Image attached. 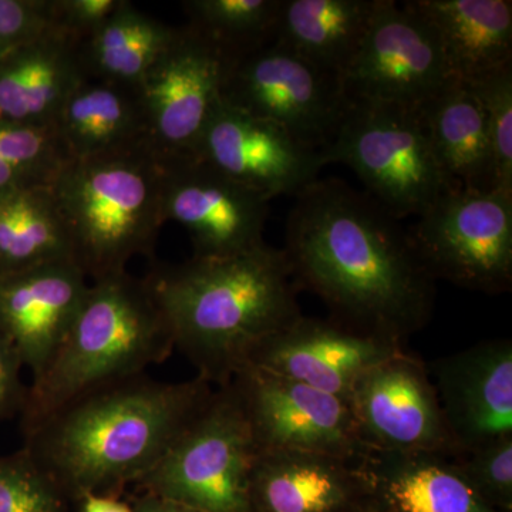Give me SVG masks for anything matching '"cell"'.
Masks as SVG:
<instances>
[{
	"mask_svg": "<svg viewBox=\"0 0 512 512\" xmlns=\"http://www.w3.org/2000/svg\"><path fill=\"white\" fill-rule=\"evenodd\" d=\"M295 197L286 258L338 322L403 345L427 325L436 279L399 220L342 181L318 178Z\"/></svg>",
	"mask_w": 512,
	"mask_h": 512,
	"instance_id": "obj_1",
	"label": "cell"
},
{
	"mask_svg": "<svg viewBox=\"0 0 512 512\" xmlns=\"http://www.w3.org/2000/svg\"><path fill=\"white\" fill-rule=\"evenodd\" d=\"M214 393L197 376L146 373L80 394L22 429L23 447L69 498L116 495L153 470Z\"/></svg>",
	"mask_w": 512,
	"mask_h": 512,
	"instance_id": "obj_2",
	"label": "cell"
},
{
	"mask_svg": "<svg viewBox=\"0 0 512 512\" xmlns=\"http://www.w3.org/2000/svg\"><path fill=\"white\" fill-rule=\"evenodd\" d=\"M284 249L265 242L217 258H195L148 276L174 348L198 376L231 382L265 340L301 318Z\"/></svg>",
	"mask_w": 512,
	"mask_h": 512,
	"instance_id": "obj_3",
	"label": "cell"
},
{
	"mask_svg": "<svg viewBox=\"0 0 512 512\" xmlns=\"http://www.w3.org/2000/svg\"><path fill=\"white\" fill-rule=\"evenodd\" d=\"M173 335L146 279L123 272L89 285L66 338L29 384L22 429L80 394L146 373L174 350Z\"/></svg>",
	"mask_w": 512,
	"mask_h": 512,
	"instance_id": "obj_4",
	"label": "cell"
},
{
	"mask_svg": "<svg viewBox=\"0 0 512 512\" xmlns=\"http://www.w3.org/2000/svg\"><path fill=\"white\" fill-rule=\"evenodd\" d=\"M72 248L87 279L127 272L153 251L164 225V164L150 148L69 161L50 185Z\"/></svg>",
	"mask_w": 512,
	"mask_h": 512,
	"instance_id": "obj_5",
	"label": "cell"
},
{
	"mask_svg": "<svg viewBox=\"0 0 512 512\" xmlns=\"http://www.w3.org/2000/svg\"><path fill=\"white\" fill-rule=\"evenodd\" d=\"M326 163L348 165L366 194L396 220L423 214L456 188L437 160L420 110L380 101L348 99Z\"/></svg>",
	"mask_w": 512,
	"mask_h": 512,
	"instance_id": "obj_6",
	"label": "cell"
},
{
	"mask_svg": "<svg viewBox=\"0 0 512 512\" xmlns=\"http://www.w3.org/2000/svg\"><path fill=\"white\" fill-rule=\"evenodd\" d=\"M259 448L231 384L200 413L136 484L202 512H252L251 476Z\"/></svg>",
	"mask_w": 512,
	"mask_h": 512,
	"instance_id": "obj_7",
	"label": "cell"
},
{
	"mask_svg": "<svg viewBox=\"0 0 512 512\" xmlns=\"http://www.w3.org/2000/svg\"><path fill=\"white\" fill-rule=\"evenodd\" d=\"M410 239L434 279L484 293L512 285V195L451 188L423 214Z\"/></svg>",
	"mask_w": 512,
	"mask_h": 512,
	"instance_id": "obj_8",
	"label": "cell"
},
{
	"mask_svg": "<svg viewBox=\"0 0 512 512\" xmlns=\"http://www.w3.org/2000/svg\"><path fill=\"white\" fill-rule=\"evenodd\" d=\"M222 100L320 151L335 136L349 101L338 76L275 40L229 62Z\"/></svg>",
	"mask_w": 512,
	"mask_h": 512,
	"instance_id": "obj_9",
	"label": "cell"
},
{
	"mask_svg": "<svg viewBox=\"0 0 512 512\" xmlns=\"http://www.w3.org/2000/svg\"><path fill=\"white\" fill-rule=\"evenodd\" d=\"M429 23L404 3L375 0L362 45L340 77L348 99L420 110L454 82Z\"/></svg>",
	"mask_w": 512,
	"mask_h": 512,
	"instance_id": "obj_10",
	"label": "cell"
},
{
	"mask_svg": "<svg viewBox=\"0 0 512 512\" xmlns=\"http://www.w3.org/2000/svg\"><path fill=\"white\" fill-rule=\"evenodd\" d=\"M229 60L187 25L137 84L148 147L161 163L192 157L222 99Z\"/></svg>",
	"mask_w": 512,
	"mask_h": 512,
	"instance_id": "obj_11",
	"label": "cell"
},
{
	"mask_svg": "<svg viewBox=\"0 0 512 512\" xmlns=\"http://www.w3.org/2000/svg\"><path fill=\"white\" fill-rule=\"evenodd\" d=\"M259 451H303L360 460L369 448L346 400L244 366L231 382Z\"/></svg>",
	"mask_w": 512,
	"mask_h": 512,
	"instance_id": "obj_12",
	"label": "cell"
},
{
	"mask_svg": "<svg viewBox=\"0 0 512 512\" xmlns=\"http://www.w3.org/2000/svg\"><path fill=\"white\" fill-rule=\"evenodd\" d=\"M349 404L369 450L456 451L430 373L406 350L369 370L356 384Z\"/></svg>",
	"mask_w": 512,
	"mask_h": 512,
	"instance_id": "obj_13",
	"label": "cell"
},
{
	"mask_svg": "<svg viewBox=\"0 0 512 512\" xmlns=\"http://www.w3.org/2000/svg\"><path fill=\"white\" fill-rule=\"evenodd\" d=\"M192 157L269 200L299 194L328 165L322 151L305 146L278 124L222 99Z\"/></svg>",
	"mask_w": 512,
	"mask_h": 512,
	"instance_id": "obj_14",
	"label": "cell"
},
{
	"mask_svg": "<svg viewBox=\"0 0 512 512\" xmlns=\"http://www.w3.org/2000/svg\"><path fill=\"white\" fill-rule=\"evenodd\" d=\"M164 164V220L183 225L195 258H217L262 244L271 200L197 157Z\"/></svg>",
	"mask_w": 512,
	"mask_h": 512,
	"instance_id": "obj_15",
	"label": "cell"
},
{
	"mask_svg": "<svg viewBox=\"0 0 512 512\" xmlns=\"http://www.w3.org/2000/svg\"><path fill=\"white\" fill-rule=\"evenodd\" d=\"M403 350V343L345 323L301 316L265 340L245 366L288 377L349 403L356 384L369 370Z\"/></svg>",
	"mask_w": 512,
	"mask_h": 512,
	"instance_id": "obj_16",
	"label": "cell"
},
{
	"mask_svg": "<svg viewBox=\"0 0 512 512\" xmlns=\"http://www.w3.org/2000/svg\"><path fill=\"white\" fill-rule=\"evenodd\" d=\"M434 389L456 451L512 436V343L488 340L433 366Z\"/></svg>",
	"mask_w": 512,
	"mask_h": 512,
	"instance_id": "obj_17",
	"label": "cell"
},
{
	"mask_svg": "<svg viewBox=\"0 0 512 512\" xmlns=\"http://www.w3.org/2000/svg\"><path fill=\"white\" fill-rule=\"evenodd\" d=\"M89 285L72 261L0 276V329L32 380L45 372L62 345Z\"/></svg>",
	"mask_w": 512,
	"mask_h": 512,
	"instance_id": "obj_18",
	"label": "cell"
},
{
	"mask_svg": "<svg viewBox=\"0 0 512 512\" xmlns=\"http://www.w3.org/2000/svg\"><path fill=\"white\" fill-rule=\"evenodd\" d=\"M86 40L53 25L0 59V109L10 123L55 126L87 73Z\"/></svg>",
	"mask_w": 512,
	"mask_h": 512,
	"instance_id": "obj_19",
	"label": "cell"
},
{
	"mask_svg": "<svg viewBox=\"0 0 512 512\" xmlns=\"http://www.w3.org/2000/svg\"><path fill=\"white\" fill-rule=\"evenodd\" d=\"M367 512H500L458 474L448 454L367 450L357 463Z\"/></svg>",
	"mask_w": 512,
	"mask_h": 512,
	"instance_id": "obj_20",
	"label": "cell"
},
{
	"mask_svg": "<svg viewBox=\"0 0 512 512\" xmlns=\"http://www.w3.org/2000/svg\"><path fill=\"white\" fill-rule=\"evenodd\" d=\"M357 463L303 451H259L252 512H343L363 495Z\"/></svg>",
	"mask_w": 512,
	"mask_h": 512,
	"instance_id": "obj_21",
	"label": "cell"
},
{
	"mask_svg": "<svg viewBox=\"0 0 512 512\" xmlns=\"http://www.w3.org/2000/svg\"><path fill=\"white\" fill-rule=\"evenodd\" d=\"M439 39L450 72L473 84L512 66L510 0H409Z\"/></svg>",
	"mask_w": 512,
	"mask_h": 512,
	"instance_id": "obj_22",
	"label": "cell"
},
{
	"mask_svg": "<svg viewBox=\"0 0 512 512\" xmlns=\"http://www.w3.org/2000/svg\"><path fill=\"white\" fill-rule=\"evenodd\" d=\"M55 127L72 161L150 148L140 93L130 84L84 80L64 103Z\"/></svg>",
	"mask_w": 512,
	"mask_h": 512,
	"instance_id": "obj_23",
	"label": "cell"
},
{
	"mask_svg": "<svg viewBox=\"0 0 512 512\" xmlns=\"http://www.w3.org/2000/svg\"><path fill=\"white\" fill-rule=\"evenodd\" d=\"M431 146L456 187L494 190V158L487 114L470 84H448L420 109Z\"/></svg>",
	"mask_w": 512,
	"mask_h": 512,
	"instance_id": "obj_24",
	"label": "cell"
},
{
	"mask_svg": "<svg viewBox=\"0 0 512 512\" xmlns=\"http://www.w3.org/2000/svg\"><path fill=\"white\" fill-rule=\"evenodd\" d=\"M373 9L375 0H284L274 40L340 79L362 45Z\"/></svg>",
	"mask_w": 512,
	"mask_h": 512,
	"instance_id": "obj_25",
	"label": "cell"
},
{
	"mask_svg": "<svg viewBox=\"0 0 512 512\" xmlns=\"http://www.w3.org/2000/svg\"><path fill=\"white\" fill-rule=\"evenodd\" d=\"M72 261V248L50 187L0 192V276Z\"/></svg>",
	"mask_w": 512,
	"mask_h": 512,
	"instance_id": "obj_26",
	"label": "cell"
},
{
	"mask_svg": "<svg viewBox=\"0 0 512 512\" xmlns=\"http://www.w3.org/2000/svg\"><path fill=\"white\" fill-rule=\"evenodd\" d=\"M177 29L123 0L84 45L90 79L137 86L171 45Z\"/></svg>",
	"mask_w": 512,
	"mask_h": 512,
	"instance_id": "obj_27",
	"label": "cell"
},
{
	"mask_svg": "<svg viewBox=\"0 0 512 512\" xmlns=\"http://www.w3.org/2000/svg\"><path fill=\"white\" fill-rule=\"evenodd\" d=\"M284 0H187L188 28L221 50L229 62L274 40Z\"/></svg>",
	"mask_w": 512,
	"mask_h": 512,
	"instance_id": "obj_28",
	"label": "cell"
},
{
	"mask_svg": "<svg viewBox=\"0 0 512 512\" xmlns=\"http://www.w3.org/2000/svg\"><path fill=\"white\" fill-rule=\"evenodd\" d=\"M69 161L55 126H0V192L50 187Z\"/></svg>",
	"mask_w": 512,
	"mask_h": 512,
	"instance_id": "obj_29",
	"label": "cell"
},
{
	"mask_svg": "<svg viewBox=\"0 0 512 512\" xmlns=\"http://www.w3.org/2000/svg\"><path fill=\"white\" fill-rule=\"evenodd\" d=\"M67 498L25 448L0 457V512H67Z\"/></svg>",
	"mask_w": 512,
	"mask_h": 512,
	"instance_id": "obj_30",
	"label": "cell"
},
{
	"mask_svg": "<svg viewBox=\"0 0 512 512\" xmlns=\"http://www.w3.org/2000/svg\"><path fill=\"white\" fill-rule=\"evenodd\" d=\"M474 493L500 512L512 510V436L448 454Z\"/></svg>",
	"mask_w": 512,
	"mask_h": 512,
	"instance_id": "obj_31",
	"label": "cell"
},
{
	"mask_svg": "<svg viewBox=\"0 0 512 512\" xmlns=\"http://www.w3.org/2000/svg\"><path fill=\"white\" fill-rule=\"evenodd\" d=\"M487 114L494 158V190L512 195V66L470 84Z\"/></svg>",
	"mask_w": 512,
	"mask_h": 512,
	"instance_id": "obj_32",
	"label": "cell"
},
{
	"mask_svg": "<svg viewBox=\"0 0 512 512\" xmlns=\"http://www.w3.org/2000/svg\"><path fill=\"white\" fill-rule=\"evenodd\" d=\"M53 25V0H0V59Z\"/></svg>",
	"mask_w": 512,
	"mask_h": 512,
	"instance_id": "obj_33",
	"label": "cell"
},
{
	"mask_svg": "<svg viewBox=\"0 0 512 512\" xmlns=\"http://www.w3.org/2000/svg\"><path fill=\"white\" fill-rule=\"evenodd\" d=\"M123 0H53V22L89 40L120 8Z\"/></svg>",
	"mask_w": 512,
	"mask_h": 512,
	"instance_id": "obj_34",
	"label": "cell"
},
{
	"mask_svg": "<svg viewBox=\"0 0 512 512\" xmlns=\"http://www.w3.org/2000/svg\"><path fill=\"white\" fill-rule=\"evenodd\" d=\"M23 366L18 350L0 329V423L20 416L29 386L22 380Z\"/></svg>",
	"mask_w": 512,
	"mask_h": 512,
	"instance_id": "obj_35",
	"label": "cell"
},
{
	"mask_svg": "<svg viewBox=\"0 0 512 512\" xmlns=\"http://www.w3.org/2000/svg\"><path fill=\"white\" fill-rule=\"evenodd\" d=\"M134 512H202L160 495L144 493L131 505Z\"/></svg>",
	"mask_w": 512,
	"mask_h": 512,
	"instance_id": "obj_36",
	"label": "cell"
},
{
	"mask_svg": "<svg viewBox=\"0 0 512 512\" xmlns=\"http://www.w3.org/2000/svg\"><path fill=\"white\" fill-rule=\"evenodd\" d=\"M79 501L82 512H134L131 505L123 503L116 495L86 494Z\"/></svg>",
	"mask_w": 512,
	"mask_h": 512,
	"instance_id": "obj_37",
	"label": "cell"
}]
</instances>
